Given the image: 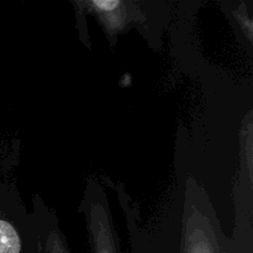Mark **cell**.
<instances>
[{
  "instance_id": "6da1fadb",
  "label": "cell",
  "mask_w": 253,
  "mask_h": 253,
  "mask_svg": "<svg viewBox=\"0 0 253 253\" xmlns=\"http://www.w3.org/2000/svg\"><path fill=\"white\" fill-rule=\"evenodd\" d=\"M0 253H41L35 219L20 204L19 197L0 185Z\"/></svg>"
},
{
  "instance_id": "7a4b0ae2",
  "label": "cell",
  "mask_w": 253,
  "mask_h": 253,
  "mask_svg": "<svg viewBox=\"0 0 253 253\" xmlns=\"http://www.w3.org/2000/svg\"><path fill=\"white\" fill-rule=\"evenodd\" d=\"M85 216L91 253H119L118 239L111 221L106 200L101 198L98 184L88 185L85 198Z\"/></svg>"
},
{
  "instance_id": "3957f363",
  "label": "cell",
  "mask_w": 253,
  "mask_h": 253,
  "mask_svg": "<svg viewBox=\"0 0 253 253\" xmlns=\"http://www.w3.org/2000/svg\"><path fill=\"white\" fill-rule=\"evenodd\" d=\"M40 239V250L41 253H71L66 239L57 226L56 220L46 210L40 212L39 216H35Z\"/></svg>"
},
{
  "instance_id": "277c9868",
  "label": "cell",
  "mask_w": 253,
  "mask_h": 253,
  "mask_svg": "<svg viewBox=\"0 0 253 253\" xmlns=\"http://www.w3.org/2000/svg\"><path fill=\"white\" fill-rule=\"evenodd\" d=\"M184 253H221L216 241L210 237L209 232L199 227H190L185 236Z\"/></svg>"
}]
</instances>
